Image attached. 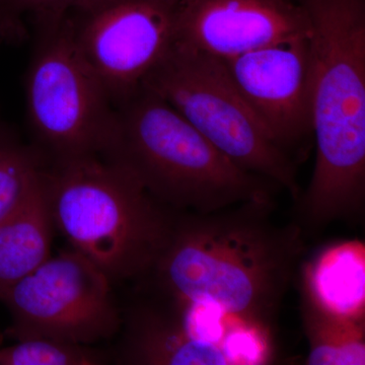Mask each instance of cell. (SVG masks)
Listing matches in <instances>:
<instances>
[{
	"instance_id": "6da1fadb",
	"label": "cell",
	"mask_w": 365,
	"mask_h": 365,
	"mask_svg": "<svg viewBox=\"0 0 365 365\" xmlns=\"http://www.w3.org/2000/svg\"><path fill=\"white\" fill-rule=\"evenodd\" d=\"M274 200L209 213L176 211L146 292L212 309L275 337L281 304L306 253L297 223L273 222Z\"/></svg>"
},
{
	"instance_id": "7a4b0ae2",
	"label": "cell",
	"mask_w": 365,
	"mask_h": 365,
	"mask_svg": "<svg viewBox=\"0 0 365 365\" xmlns=\"http://www.w3.org/2000/svg\"><path fill=\"white\" fill-rule=\"evenodd\" d=\"M309 21L316 163L295 200L306 237L365 209V0H295Z\"/></svg>"
},
{
	"instance_id": "3957f363",
	"label": "cell",
	"mask_w": 365,
	"mask_h": 365,
	"mask_svg": "<svg viewBox=\"0 0 365 365\" xmlns=\"http://www.w3.org/2000/svg\"><path fill=\"white\" fill-rule=\"evenodd\" d=\"M115 108L102 158L128 170L165 207L209 213L248 201L274 200L281 189L235 165L145 86Z\"/></svg>"
},
{
	"instance_id": "277c9868",
	"label": "cell",
	"mask_w": 365,
	"mask_h": 365,
	"mask_svg": "<svg viewBox=\"0 0 365 365\" xmlns=\"http://www.w3.org/2000/svg\"><path fill=\"white\" fill-rule=\"evenodd\" d=\"M55 230L112 283L139 280L157 260L176 211L160 205L133 175L102 157L45 165Z\"/></svg>"
},
{
	"instance_id": "5b68a950",
	"label": "cell",
	"mask_w": 365,
	"mask_h": 365,
	"mask_svg": "<svg viewBox=\"0 0 365 365\" xmlns=\"http://www.w3.org/2000/svg\"><path fill=\"white\" fill-rule=\"evenodd\" d=\"M30 19L35 40L25 91L33 145L46 165L102 157L116 108L79 51L66 9Z\"/></svg>"
},
{
	"instance_id": "8992f818",
	"label": "cell",
	"mask_w": 365,
	"mask_h": 365,
	"mask_svg": "<svg viewBox=\"0 0 365 365\" xmlns=\"http://www.w3.org/2000/svg\"><path fill=\"white\" fill-rule=\"evenodd\" d=\"M143 86L167 101L235 165L297 200L302 191L294 163L240 95L222 60L174 44Z\"/></svg>"
},
{
	"instance_id": "52a82bcc",
	"label": "cell",
	"mask_w": 365,
	"mask_h": 365,
	"mask_svg": "<svg viewBox=\"0 0 365 365\" xmlns=\"http://www.w3.org/2000/svg\"><path fill=\"white\" fill-rule=\"evenodd\" d=\"M112 281L71 249L47 259L0 294L11 314L6 335L91 345L120 331L122 313Z\"/></svg>"
},
{
	"instance_id": "ba28073f",
	"label": "cell",
	"mask_w": 365,
	"mask_h": 365,
	"mask_svg": "<svg viewBox=\"0 0 365 365\" xmlns=\"http://www.w3.org/2000/svg\"><path fill=\"white\" fill-rule=\"evenodd\" d=\"M122 313L113 360L125 365L257 364L259 333L223 314L144 290Z\"/></svg>"
},
{
	"instance_id": "9c48e42d",
	"label": "cell",
	"mask_w": 365,
	"mask_h": 365,
	"mask_svg": "<svg viewBox=\"0 0 365 365\" xmlns=\"http://www.w3.org/2000/svg\"><path fill=\"white\" fill-rule=\"evenodd\" d=\"M178 4L76 0L66 14L79 51L115 107L135 93L175 43Z\"/></svg>"
},
{
	"instance_id": "30bf717a",
	"label": "cell",
	"mask_w": 365,
	"mask_h": 365,
	"mask_svg": "<svg viewBox=\"0 0 365 365\" xmlns=\"http://www.w3.org/2000/svg\"><path fill=\"white\" fill-rule=\"evenodd\" d=\"M222 61L240 95L282 150L288 153L313 133L309 35Z\"/></svg>"
},
{
	"instance_id": "8fae6325",
	"label": "cell",
	"mask_w": 365,
	"mask_h": 365,
	"mask_svg": "<svg viewBox=\"0 0 365 365\" xmlns=\"http://www.w3.org/2000/svg\"><path fill=\"white\" fill-rule=\"evenodd\" d=\"M307 35L295 0H182L174 44L223 60Z\"/></svg>"
},
{
	"instance_id": "7c38bea8",
	"label": "cell",
	"mask_w": 365,
	"mask_h": 365,
	"mask_svg": "<svg viewBox=\"0 0 365 365\" xmlns=\"http://www.w3.org/2000/svg\"><path fill=\"white\" fill-rule=\"evenodd\" d=\"M299 292L341 316L365 319V245L360 240L327 244L300 262Z\"/></svg>"
},
{
	"instance_id": "4fadbf2b",
	"label": "cell",
	"mask_w": 365,
	"mask_h": 365,
	"mask_svg": "<svg viewBox=\"0 0 365 365\" xmlns=\"http://www.w3.org/2000/svg\"><path fill=\"white\" fill-rule=\"evenodd\" d=\"M42 172L20 207L0 222V294L50 257L55 228Z\"/></svg>"
},
{
	"instance_id": "5bb4252c",
	"label": "cell",
	"mask_w": 365,
	"mask_h": 365,
	"mask_svg": "<svg viewBox=\"0 0 365 365\" xmlns=\"http://www.w3.org/2000/svg\"><path fill=\"white\" fill-rule=\"evenodd\" d=\"M299 311L309 343L304 364H365V319L331 313L302 294Z\"/></svg>"
},
{
	"instance_id": "9a60e30c",
	"label": "cell",
	"mask_w": 365,
	"mask_h": 365,
	"mask_svg": "<svg viewBox=\"0 0 365 365\" xmlns=\"http://www.w3.org/2000/svg\"><path fill=\"white\" fill-rule=\"evenodd\" d=\"M45 165L39 150L0 114V222L26 200Z\"/></svg>"
},
{
	"instance_id": "2e32d148",
	"label": "cell",
	"mask_w": 365,
	"mask_h": 365,
	"mask_svg": "<svg viewBox=\"0 0 365 365\" xmlns=\"http://www.w3.org/2000/svg\"><path fill=\"white\" fill-rule=\"evenodd\" d=\"M113 361L112 353L91 345L30 338L0 346V365H102Z\"/></svg>"
},
{
	"instance_id": "e0dca14e",
	"label": "cell",
	"mask_w": 365,
	"mask_h": 365,
	"mask_svg": "<svg viewBox=\"0 0 365 365\" xmlns=\"http://www.w3.org/2000/svg\"><path fill=\"white\" fill-rule=\"evenodd\" d=\"M76 0H0V26L6 30L11 42L25 38L24 19L52 11H63Z\"/></svg>"
},
{
	"instance_id": "ac0fdd59",
	"label": "cell",
	"mask_w": 365,
	"mask_h": 365,
	"mask_svg": "<svg viewBox=\"0 0 365 365\" xmlns=\"http://www.w3.org/2000/svg\"><path fill=\"white\" fill-rule=\"evenodd\" d=\"M2 44H11V40L9 38V34L0 26V46Z\"/></svg>"
},
{
	"instance_id": "d6986e66",
	"label": "cell",
	"mask_w": 365,
	"mask_h": 365,
	"mask_svg": "<svg viewBox=\"0 0 365 365\" xmlns=\"http://www.w3.org/2000/svg\"><path fill=\"white\" fill-rule=\"evenodd\" d=\"M167 1L170 2V4H179L180 2L182 1V0H167Z\"/></svg>"
}]
</instances>
